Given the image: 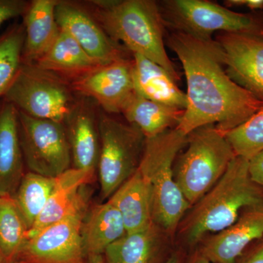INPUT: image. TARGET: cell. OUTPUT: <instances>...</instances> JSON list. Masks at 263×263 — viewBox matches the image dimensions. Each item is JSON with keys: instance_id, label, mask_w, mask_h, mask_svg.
I'll return each mask as SVG.
<instances>
[{"instance_id": "29", "label": "cell", "mask_w": 263, "mask_h": 263, "mask_svg": "<svg viewBox=\"0 0 263 263\" xmlns=\"http://www.w3.org/2000/svg\"><path fill=\"white\" fill-rule=\"evenodd\" d=\"M29 3L26 0H0V27L7 21L23 16Z\"/></svg>"}, {"instance_id": "5", "label": "cell", "mask_w": 263, "mask_h": 263, "mask_svg": "<svg viewBox=\"0 0 263 263\" xmlns=\"http://www.w3.org/2000/svg\"><path fill=\"white\" fill-rule=\"evenodd\" d=\"M186 146L174 164V176L192 207L222 177L236 155L224 135L212 124L190 133Z\"/></svg>"}, {"instance_id": "25", "label": "cell", "mask_w": 263, "mask_h": 263, "mask_svg": "<svg viewBox=\"0 0 263 263\" xmlns=\"http://www.w3.org/2000/svg\"><path fill=\"white\" fill-rule=\"evenodd\" d=\"M56 183V178L25 173L13 197L30 229L43 212Z\"/></svg>"}, {"instance_id": "1", "label": "cell", "mask_w": 263, "mask_h": 263, "mask_svg": "<svg viewBox=\"0 0 263 263\" xmlns=\"http://www.w3.org/2000/svg\"><path fill=\"white\" fill-rule=\"evenodd\" d=\"M167 42L182 64L187 84V105L176 127L183 134L210 124L226 133L262 108L263 101L228 76L216 40L173 31Z\"/></svg>"}, {"instance_id": "24", "label": "cell", "mask_w": 263, "mask_h": 263, "mask_svg": "<svg viewBox=\"0 0 263 263\" xmlns=\"http://www.w3.org/2000/svg\"><path fill=\"white\" fill-rule=\"evenodd\" d=\"M183 113L182 109L156 103L136 92L122 114L148 138L177 127Z\"/></svg>"}, {"instance_id": "2", "label": "cell", "mask_w": 263, "mask_h": 263, "mask_svg": "<svg viewBox=\"0 0 263 263\" xmlns=\"http://www.w3.org/2000/svg\"><path fill=\"white\" fill-rule=\"evenodd\" d=\"M91 12L107 34L132 54H139L158 64L179 81L164 42L163 19L157 2L152 0L91 1Z\"/></svg>"}, {"instance_id": "6", "label": "cell", "mask_w": 263, "mask_h": 263, "mask_svg": "<svg viewBox=\"0 0 263 263\" xmlns=\"http://www.w3.org/2000/svg\"><path fill=\"white\" fill-rule=\"evenodd\" d=\"M165 27L202 40L214 33L228 32L263 37V20L237 13L206 0H167L159 4Z\"/></svg>"}, {"instance_id": "4", "label": "cell", "mask_w": 263, "mask_h": 263, "mask_svg": "<svg viewBox=\"0 0 263 263\" xmlns=\"http://www.w3.org/2000/svg\"><path fill=\"white\" fill-rule=\"evenodd\" d=\"M186 144L187 136L176 127L146 138L138 168L152 189V220L169 235L174 234L191 208L174 176L176 157Z\"/></svg>"}, {"instance_id": "13", "label": "cell", "mask_w": 263, "mask_h": 263, "mask_svg": "<svg viewBox=\"0 0 263 263\" xmlns=\"http://www.w3.org/2000/svg\"><path fill=\"white\" fill-rule=\"evenodd\" d=\"M228 76L263 101V37L239 33H218Z\"/></svg>"}, {"instance_id": "16", "label": "cell", "mask_w": 263, "mask_h": 263, "mask_svg": "<svg viewBox=\"0 0 263 263\" xmlns=\"http://www.w3.org/2000/svg\"><path fill=\"white\" fill-rule=\"evenodd\" d=\"M95 171L71 167L56 178L51 196L37 220L27 232V239L61 220L67 214L88 200L85 188L94 181Z\"/></svg>"}, {"instance_id": "23", "label": "cell", "mask_w": 263, "mask_h": 263, "mask_svg": "<svg viewBox=\"0 0 263 263\" xmlns=\"http://www.w3.org/2000/svg\"><path fill=\"white\" fill-rule=\"evenodd\" d=\"M162 230L155 223L146 229L126 233L109 246L104 253L107 263H157L163 243Z\"/></svg>"}, {"instance_id": "9", "label": "cell", "mask_w": 263, "mask_h": 263, "mask_svg": "<svg viewBox=\"0 0 263 263\" xmlns=\"http://www.w3.org/2000/svg\"><path fill=\"white\" fill-rule=\"evenodd\" d=\"M18 130L24 164L29 172L57 178L71 168L72 156L64 123L18 110Z\"/></svg>"}, {"instance_id": "34", "label": "cell", "mask_w": 263, "mask_h": 263, "mask_svg": "<svg viewBox=\"0 0 263 263\" xmlns=\"http://www.w3.org/2000/svg\"><path fill=\"white\" fill-rule=\"evenodd\" d=\"M188 263H213L211 262L206 257H204L200 252H197L194 254L193 257L189 260Z\"/></svg>"}, {"instance_id": "31", "label": "cell", "mask_w": 263, "mask_h": 263, "mask_svg": "<svg viewBox=\"0 0 263 263\" xmlns=\"http://www.w3.org/2000/svg\"><path fill=\"white\" fill-rule=\"evenodd\" d=\"M249 171L254 182L263 186V150L249 160Z\"/></svg>"}, {"instance_id": "21", "label": "cell", "mask_w": 263, "mask_h": 263, "mask_svg": "<svg viewBox=\"0 0 263 263\" xmlns=\"http://www.w3.org/2000/svg\"><path fill=\"white\" fill-rule=\"evenodd\" d=\"M34 65L71 83L100 67L68 33L60 29L47 53Z\"/></svg>"}, {"instance_id": "26", "label": "cell", "mask_w": 263, "mask_h": 263, "mask_svg": "<svg viewBox=\"0 0 263 263\" xmlns=\"http://www.w3.org/2000/svg\"><path fill=\"white\" fill-rule=\"evenodd\" d=\"M28 230L13 197H0V258L3 263L14 262L27 240Z\"/></svg>"}, {"instance_id": "33", "label": "cell", "mask_w": 263, "mask_h": 263, "mask_svg": "<svg viewBox=\"0 0 263 263\" xmlns=\"http://www.w3.org/2000/svg\"><path fill=\"white\" fill-rule=\"evenodd\" d=\"M84 263H107L104 254L86 256Z\"/></svg>"}, {"instance_id": "7", "label": "cell", "mask_w": 263, "mask_h": 263, "mask_svg": "<svg viewBox=\"0 0 263 263\" xmlns=\"http://www.w3.org/2000/svg\"><path fill=\"white\" fill-rule=\"evenodd\" d=\"M98 165L102 200L110 197L139 168L146 137L138 128L108 114L98 116Z\"/></svg>"}, {"instance_id": "37", "label": "cell", "mask_w": 263, "mask_h": 263, "mask_svg": "<svg viewBox=\"0 0 263 263\" xmlns=\"http://www.w3.org/2000/svg\"></svg>"}, {"instance_id": "18", "label": "cell", "mask_w": 263, "mask_h": 263, "mask_svg": "<svg viewBox=\"0 0 263 263\" xmlns=\"http://www.w3.org/2000/svg\"><path fill=\"white\" fill-rule=\"evenodd\" d=\"M59 0H33L23 15L25 38L22 64L34 65L53 46L60 28L55 10Z\"/></svg>"}, {"instance_id": "20", "label": "cell", "mask_w": 263, "mask_h": 263, "mask_svg": "<svg viewBox=\"0 0 263 263\" xmlns=\"http://www.w3.org/2000/svg\"><path fill=\"white\" fill-rule=\"evenodd\" d=\"M108 200L122 214L128 234L153 224L152 189L139 169Z\"/></svg>"}, {"instance_id": "14", "label": "cell", "mask_w": 263, "mask_h": 263, "mask_svg": "<svg viewBox=\"0 0 263 263\" xmlns=\"http://www.w3.org/2000/svg\"><path fill=\"white\" fill-rule=\"evenodd\" d=\"M262 238L263 204L245 208L233 224L205 240L199 252L213 263H236Z\"/></svg>"}, {"instance_id": "30", "label": "cell", "mask_w": 263, "mask_h": 263, "mask_svg": "<svg viewBox=\"0 0 263 263\" xmlns=\"http://www.w3.org/2000/svg\"><path fill=\"white\" fill-rule=\"evenodd\" d=\"M236 263H263V238L256 241L253 247H249Z\"/></svg>"}, {"instance_id": "22", "label": "cell", "mask_w": 263, "mask_h": 263, "mask_svg": "<svg viewBox=\"0 0 263 263\" xmlns=\"http://www.w3.org/2000/svg\"><path fill=\"white\" fill-rule=\"evenodd\" d=\"M127 233L122 214L111 202L98 204L86 214L81 238L85 255L104 254L109 246Z\"/></svg>"}, {"instance_id": "10", "label": "cell", "mask_w": 263, "mask_h": 263, "mask_svg": "<svg viewBox=\"0 0 263 263\" xmlns=\"http://www.w3.org/2000/svg\"><path fill=\"white\" fill-rule=\"evenodd\" d=\"M87 209L86 200L61 220L26 240L13 263H84L81 228Z\"/></svg>"}, {"instance_id": "17", "label": "cell", "mask_w": 263, "mask_h": 263, "mask_svg": "<svg viewBox=\"0 0 263 263\" xmlns=\"http://www.w3.org/2000/svg\"><path fill=\"white\" fill-rule=\"evenodd\" d=\"M21 148L18 110L5 98L0 99V197L15 195L25 174Z\"/></svg>"}, {"instance_id": "12", "label": "cell", "mask_w": 263, "mask_h": 263, "mask_svg": "<svg viewBox=\"0 0 263 263\" xmlns=\"http://www.w3.org/2000/svg\"><path fill=\"white\" fill-rule=\"evenodd\" d=\"M55 15L60 28L72 36L100 65L129 58L127 49L109 37L87 8L59 0Z\"/></svg>"}, {"instance_id": "3", "label": "cell", "mask_w": 263, "mask_h": 263, "mask_svg": "<svg viewBox=\"0 0 263 263\" xmlns=\"http://www.w3.org/2000/svg\"><path fill=\"white\" fill-rule=\"evenodd\" d=\"M262 204L263 186L251 178L248 159L236 156L219 181L192 206L181 233L189 245H197L209 233L233 224L245 208Z\"/></svg>"}, {"instance_id": "35", "label": "cell", "mask_w": 263, "mask_h": 263, "mask_svg": "<svg viewBox=\"0 0 263 263\" xmlns=\"http://www.w3.org/2000/svg\"><path fill=\"white\" fill-rule=\"evenodd\" d=\"M162 263H182V259L179 253H174Z\"/></svg>"}, {"instance_id": "19", "label": "cell", "mask_w": 263, "mask_h": 263, "mask_svg": "<svg viewBox=\"0 0 263 263\" xmlns=\"http://www.w3.org/2000/svg\"><path fill=\"white\" fill-rule=\"evenodd\" d=\"M133 55V76L137 94L152 101L185 110L186 93L163 67L139 54Z\"/></svg>"}, {"instance_id": "28", "label": "cell", "mask_w": 263, "mask_h": 263, "mask_svg": "<svg viewBox=\"0 0 263 263\" xmlns=\"http://www.w3.org/2000/svg\"><path fill=\"white\" fill-rule=\"evenodd\" d=\"M223 134L235 155L250 160L263 150V106L243 124Z\"/></svg>"}, {"instance_id": "11", "label": "cell", "mask_w": 263, "mask_h": 263, "mask_svg": "<svg viewBox=\"0 0 263 263\" xmlns=\"http://www.w3.org/2000/svg\"><path fill=\"white\" fill-rule=\"evenodd\" d=\"M71 86L78 94L92 99L106 113L122 114L136 94L133 57L100 66Z\"/></svg>"}, {"instance_id": "32", "label": "cell", "mask_w": 263, "mask_h": 263, "mask_svg": "<svg viewBox=\"0 0 263 263\" xmlns=\"http://www.w3.org/2000/svg\"><path fill=\"white\" fill-rule=\"evenodd\" d=\"M227 7H246L251 10H263V0H228Z\"/></svg>"}, {"instance_id": "27", "label": "cell", "mask_w": 263, "mask_h": 263, "mask_svg": "<svg viewBox=\"0 0 263 263\" xmlns=\"http://www.w3.org/2000/svg\"><path fill=\"white\" fill-rule=\"evenodd\" d=\"M25 29L14 23L0 35V98H3L22 65Z\"/></svg>"}, {"instance_id": "8", "label": "cell", "mask_w": 263, "mask_h": 263, "mask_svg": "<svg viewBox=\"0 0 263 263\" xmlns=\"http://www.w3.org/2000/svg\"><path fill=\"white\" fill-rule=\"evenodd\" d=\"M73 91L60 76L22 64L3 98L30 117L64 123L78 99Z\"/></svg>"}, {"instance_id": "36", "label": "cell", "mask_w": 263, "mask_h": 263, "mask_svg": "<svg viewBox=\"0 0 263 263\" xmlns=\"http://www.w3.org/2000/svg\"><path fill=\"white\" fill-rule=\"evenodd\" d=\"M0 263H3V262H2L1 258H0Z\"/></svg>"}, {"instance_id": "15", "label": "cell", "mask_w": 263, "mask_h": 263, "mask_svg": "<svg viewBox=\"0 0 263 263\" xmlns=\"http://www.w3.org/2000/svg\"><path fill=\"white\" fill-rule=\"evenodd\" d=\"M97 105L92 99L79 95L64 122L74 168H98L100 141Z\"/></svg>"}]
</instances>
